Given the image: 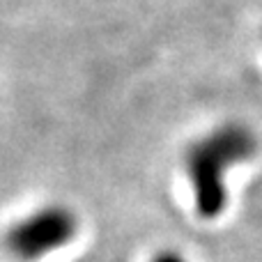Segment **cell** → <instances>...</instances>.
I'll return each instance as SVG.
<instances>
[{
	"label": "cell",
	"mask_w": 262,
	"mask_h": 262,
	"mask_svg": "<svg viewBox=\"0 0 262 262\" xmlns=\"http://www.w3.org/2000/svg\"><path fill=\"white\" fill-rule=\"evenodd\" d=\"M255 138L246 127L226 124L195 140L186 152V172L193 186L195 212L203 219H219L226 212V172L251 159Z\"/></svg>",
	"instance_id": "1"
},
{
	"label": "cell",
	"mask_w": 262,
	"mask_h": 262,
	"mask_svg": "<svg viewBox=\"0 0 262 262\" xmlns=\"http://www.w3.org/2000/svg\"><path fill=\"white\" fill-rule=\"evenodd\" d=\"M78 221L67 207H44L32 212L9 230L7 246L14 258L23 262L39 260L53 251L67 246L76 237Z\"/></svg>",
	"instance_id": "2"
},
{
	"label": "cell",
	"mask_w": 262,
	"mask_h": 262,
	"mask_svg": "<svg viewBox=\"0 0 262 262\" xmlns=\"http://www.w3.org/2000/svg\"><path fill=\"white\" fill-rule=\"evenodd\" d=\"M152 262H186V260L182 258L180 253H175V251H163V253H159Z\"/></svg>",
	"instance_id": "3"
}]
</instances>
